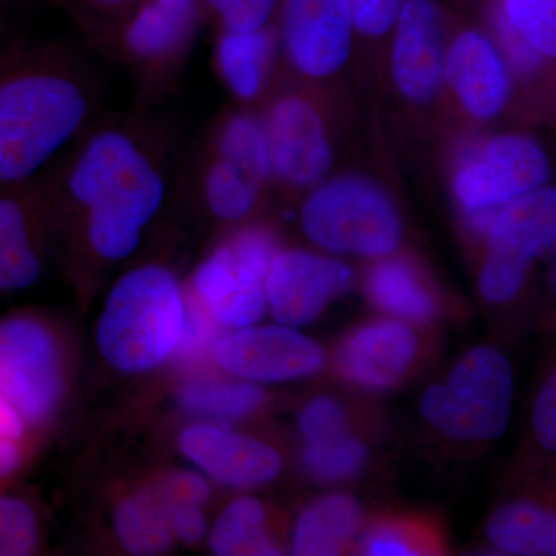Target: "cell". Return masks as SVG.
Instances as JSON below:
<instances>
[{"label": "cell", "mask_w": 556, "mask_h": 556, "mask_svg": "<svg viewBox=\"0 0 556 556\" xmlns=\"http://www.w3.org/2000/svg\"><path fill=\"white\" fill-rule=\"evenodd\" d=\"M139 108L98 118L51 164L56 229L73 258L109 266L131 257L169 192L177 139L169 124Z\"/></svg>", "instance_id": "6da1fadb"}, {"label": "cell", "mask_w": 556, "mask_h": 556, "mask_svg": "<svg viewBox=\"0 0 556 556\" xmlns=\"http://www.w3.org/2000/svg\"><path fill=\"white\" fill-rule=\"evenodd\" d=\"M89 51L56 39L0 38V188L49 169L100 118Z\"/></svg>", "instance_id": "7a4b0ae2"}, {"label": "cell", "mask_w": 556, "mask_h": 556, "mask_svg": "<svg viewBox=\"0 0 556 556\" xmlns=\"http://www.w3.org/2000/svg\"><path fill=\"white\" fill-rule=\"evenodd\" d=\"M186 320L188 295L177 273L164 263H142L110 289L97 325L98 350L121 375H148L174 358Z\"/></svg>", "instance_id": "3957f363"}, {"label": "cell", "mask_w": 556, "mask_h": 556, "mask_svg": "<svg viewBox=\"0 0 556 556\" xmlns=\"http://www.w3.org/2000/svg\"><path fill=\"white\" fill-rule=\"evenodd\" d=\"M204 14L203 0H139L93 50L123 67L152 109L178 90Z\"/></svg>", "instance_id": "277c9868"}, {"label": "cell", "mask_w": 556, "mask_h": 556, "mask_svg": "<svg viewBox=\"0 0 556 556\" xmlns=\"http://www.w3.org/2000/svg\"><path fill=\"white\" fill-rule=\"evenodd\" d=\"M514 372L503 353L478 346L457 362L445 386L428 388L420 409L430 426L457 441H489L506 431Z\"/></svg>", "instance_id": "5b68a950"}, {"label": "cell", "mask_w": 556, "mask_h": 556, "mask_svg": "<svg viewBox=\"0 0 556 556\" xmlns=\"http://www.w3.org/2000/svg\"><path fill=\"white\" fill-rule=\"evenodd\" d=\"M65 387L64 348L50 321L31 311L0 316V394L30 431L49 426Z\"/></svg>", "instance_id": "8992f818"}, {"label": "cell", "mask_w": 556, "mask_h": 556, "mask_svg": "<svg viewBox=\"0 0 556 556\" xmlns=\"http://www.w3.org/2000/svg\"><path fill=\"white\" fill-rule=\"evenodd\" d=\"M302 226L318 247L358 257L396 251L402 219L390 197L365 178H336L311 193Z\"/></svg>", "instance_id": "52a82bcc"}, {"label": "cell", "mask_w": 556, "mask_h": 556, "mask_svg": "<svg viewBox=\"0 0 556 556\" xmlns=\"http://www.w3.org/2000/svg\"><path fill=\"white\" fill-rule=\"evenodd\" d=\"M555 189H538L497 212L489 230V251L479 289L492 303L508 302L521 291L533 260L554 244Z\"/></svg>", "instance_id": "ba28073f"}, {"label": "cell", "mask_w": 556, "mask_h": 556, "mask_svg": "<svg viewBox=\"0 0 556 556\" xmlns=\"http://www.w3.org/2000/svg\"><path fill=\"white\" fill-rule=\"evenodd\" d=\"M56 230L49 174L0 188V294L35 287Z\"/></svg>", "instance_id": "9c48e42d"}, {"label": "cell", "mask_w": 556, "mask_h": 556, "mask_svg": "<svg viewBox=\"0 0 556 556\" xmlns=\"http://www.w3.org/2000/svg\"><path fill=\"white\" fill-rule=\"evenodd\" d=\"M212 358L228 375L254 383L309 378L325 365L320 345L285 325L232 329L215 342Z\"/></svg>", "instance_id": "30bf717a"}, {"label": "cell", "mask_w": 556, "mask_h": 556, "mask_svg": "<svg viewBox=\"0 0 556 556\" xmlns=\"http://www.w3.org/2000/svg\"><path fill=\"white\" fill-rule=\"evenodd\" d=\"M548 177L546 153L533 139L504 135L457 172L453 192L466 211L501 208L543 188Z\"/></svg>", "instance_id": "8fae6325"}, {"label": "cell", "mask_w": 556, "mask_h": 556, "mask_svg": "<svg viewBox=\"0 0 556 556\" xmlns=\"http://www.w3.org/2000/svg\"><path fill=\"white\" fill-rule=\"evenodd\" d=\"M353 27L348 0H283L285 51L292 67L309 78H327L345 65Z\"/></svg>", "instance_id": "7c38bea8"}, {"label": "cell", "mask_w": 556, "mask_h": 556, "mask_svg": "<svg viewBox=\"0 0 556 556\" xmlns=\"http://www.w3.org/2000/svg\"><path fill=\"white\" fill-rule=\"evenodd\" d=\"M353 273L339 260L277 251L265 280L266 305L278 324L305 327L350 288Z\"/></svg>", "instance_id": "4fadbf2b"}, {"label": "cell", "mask_w": 556, "mask_h": 556, "mask_svg": "<svg viewBox=\"0 0 556 556\" xmlns=\"http://www.w3.org/2000/svg\"><path fill=\"white\" fill-rule=\"evenodd\" d=\"M178 450L219 484L251 489L280 475L283 460L266 442L232 430L228 424L197 420L178 434Z\"/></svg>", "instance_id": "5bb4252c"}, {"label": "cell", "mask_w": 556, "mask_h": 556, "mask_svg": "<svg viewBox=\"0 0 556 556\" xmlns=\"http://www.w3.org/2000/svg\"><path fill=\"white\" fill-rule=\"evenodd\" d=\"M265 280L226 240L193 270L186 294L219 328L239 329L258 324L268 311Z\"/></svg>", "instance_id": "9a60e30c"}, {"label": "cell", "mask_w": 556, "mask_h": 556, "mask_svg": "<svg viewBox=\"0 0 556 556\" xmlns=\"http://www.w3.org/2000/svg\"><path fill=\"white\" fill-rule=\"evenodd\" d=\"M274 177L295 188L320 181L331 164L327 129L313 105L299 97L278 98L265 123Z\"/></svg>", "instance_id": "2e32d148"}, {"label": "cell", "mask_w": 556, "mask_h": 556, "mask_svg": "<svg viewBox=\"0 0 556 556\" xmlns=\"http://www.w3.org/2000/svg\"><path fill=\"white\" fill-rule=\"evenodd\" d=\"M394 25V83L405 100L428 104L444 79L441 13L433 0H404Z\"/></svg>", "instance_id": "e0dca14e"}, {"label": "cell", "mask_w": 556, "mask_h": 556, "mask_svg": "<svg viewBox=\"0 0 556 556\" xmlns=\"http://www.w3.org/2000/svg\"><path fill=\"white\" fill-rule=\"evenodd\" d=\"M444 78L477 119L495 118L510 97V76L503 58L478 31L457 36L444 60Z\"/></svg>", "instance_id": "ac0fdd59"}, {"label": "cell", "mask_w": 556, "mask_h": 556, "mask_svg": "<svg viewBox=\"0 0 556 556\" xmlns=\"http://www.w3.org/2000/svg\"><path fill=\"white\" fill-rule=\"evenodd\" d=\"M417 353L415 332L397 320H382L357 329L340 346L343 378L365 390H388L412 367Z\"/></svg>", "instance_id": "d6986e66"}, {"label": "cell", "mask_w": 556, "mask_h": 556, "mask_svg": "<svg viewBox=\"0 0 556 556\" xmlns=\"http://www.w3.org/2000/svg\"><path fill=\"white\" fill-rule=\"evenodd\" d=\"M113 530L119 546L130 555H163L175 546L167 504L159 486L127 493L113 511Z\"/></svg>", "instance_id": "ffe728a7"}, {"label": "cell", "mask_w": 556, "mask_h": 556, "mask_svg": "<svg viewBox=\"0 0 556 556\" xmlns=\"http://www.w3.org/2000/svg\"><path fill=\"white\" fill-rule=\"evenodd\" d=\"M274 54L269 27L251 33L222 30L215 47V64L223 83L237 100H257L268 83Z\"/></svg>", "instance_id": "44dd1931"}, {"label": "cell", "mask_w": 556, "mask_h": 556, "mask_svg": "<svg viewBox=\"0 0 556 556\" xmlns=\"http://www.w3.org/2000/svg\"><path fill=\"white\" fill-rule=\"evenodd\" d=\"M362 507L356 497L328 495L299 515L292 536V554L300 556L339 555L356 535Z\"/></svg>", "instance_id": "7402d4cb"}, {"label": "cell", "mask_w": 556, "mask_h": 556, "mask_svg": "<svg viewBox=\"0 0 556 556\" xmlns=\"http://www.w3.org/2000/svg\"><path fill=\"white\" fill-rule=\"evenodd\" d=\"M485 532L490 543L504 554L555 555V515L530 501H514L497 508L486 522Z\"/></svg>", "instance_id": "603a6c76"}, {"label": "cell", "mask_w": 556, "mask_h": 556, "mask_svg": "<svg viewBox=\"0 0 556 556\" xmlns=\"http://www.w3.org/2000/svg\"><path fill=\"white\" fill-rule=\"evenodd\" d=\"M177 404L199 420L230 424L254 415L265 404V393L248 380L197 378L179 388Z\"/></svg>", "instance_id": "cb8c5ba5"}, {"label": "cell", "mask_w": 556, "mask_h": 556, "mask_svg": "<svg viewBox=\"0 0 556 556\" xmlns=\"http://www.w3.org/2000/svg\"><path fill=\"white\" fill-rule=\"evenodd\" d=\"M367 294L380 309L416 324H426L438 313L433 292L404 260L376 265L368 276Z\"/></svg>", "instance_id": "d4e9b609"}, {"label": "cell", "mask_w": 556, "mask_h": 556, "mask_svg": "<svg viewBox=\"0 0 556 556\" xmlns=\"http://www.w3.org/2000/svg\"><path fill=\"white\" fill-rule=\"evenodd\" d=\"M265 506L252 496L232 501L219 515L208 547L215 555H278L280 547L265 532Z\"/></svg>", "instance_id": "484cf974"}, {"label": "cell", "mask_w": 556, "mask_h": 556, "mask_svg": "<svg viewBox=\"0 0 556 556\" xmlns=\"http://www.w3.org/2000/svg\"><path fill=\"white\" fill-rule=\"evenodd\" d=\"M262 185L239 164L215 152L201 175L204 203L223 222L247 218L257 206Z\"/></svg>", "instance_id": "4316f807"}, {"label": "cell", "mask_w": 556, "mask_h": 556, "mask_svg": "<svg viewBox=\"0 0 556 556\" xmlns=\"http://www.w3.org/2000/svg\"><path fill=\"white\" fill-rule=\"evenodd\" d=\"M214 152L239 164L260 182L274 178L265 121L251 113H232L223 121L215 137Z\"/></svg>", "instance_id": "83f0119b"}, {"label": "cell", "mask_w": 556, "mask_h": 556, "mask_svg": "<svg viewBox=\"0 0 556 556\" xmlns=\"http://www.w3.org/2000/svg\"><path fill=\"white\" fill-rule=\"evenodd\" d=\"M367 457V447L348 433L328 441L306 442L302 463L314 478L338 482L356 477Z\"/></svg>", "instance_id": "f1b7e54d"}, {"label": "cell", "mask_w": 556, "mask_h": 556, "mask_svg": "<svg viewBox=\"0 0 556 556\" xmlns=\"http://www.w3.org/2000/svg\"><path fill=\"white\" fill-rule=\"evenodd\" d=\"M39 544V514L31 501L0 490V556L33 555Z\"/></svg>", "instance_id": "f546056e"}, {"label": "cell", "mask_w": 556, "mask_h": 556, "mask_svg": "<svg viewBox=\"0 0 556 556\" xmlns=\"http://www.w3.org/2000/svg\"><path fill=\"white\" fill-rule=\"evenodd\" d=\"M556 0H503L501 13L544 56L556 53Z\"/></svg>", "instance_id": "4dcf8cb0"}, {"label": "cell", "mask_w": 556, "mask_h": 556, "mask_svg": "<svg viewBox=\"0 0 556 556\" xmlns=\"http://www.w3.org/2000/svg\"><path fill=\"white\" fill-rule=\"evenodd\" d=\"M139 0H58L61 9L75 22L87 46L93 49Z\"/></svg>", "instance_id": "1f68e13d"}, {"label": "cell", "mask_w": 556, "mask_h": 556, "mask_svg": "<svg viewBox=\"0 0 556 556\" xmlns=\"http://www.w3.org/2000/svg\"><path fill=\"white\" fill-rule=\"evenodd\" d=\"M204 11L211 14L222 30L251 33L269 25L278 0H203Z\"/></svg>", "instance_id": "d6a6232c"}, {"label": "cell", "mask_w": 556, "mask_h": 556, "mask_svg": "<svg viewBox=\"0 0 556 556\" xmlns=\"http://www.w3.org/2000/svg\"><path fill=\"white\" fill-rule=\"evenodd\" d=\"M299 430L306 442H320L345 437V412L336 399L321 396L305 405L299 416Z\"/></svg>", "instance_id": "836d02e7"}, {"label": "cell", "mask_w": 556, "mask_h": 556, "mask_svg": "<svg viewBox=\"0 0 556 556\" xmlns=\"http://www.w3.org/2000/svg\"><path fill=\"white\" fill-rule=\"evenodd\" d=\"M419 538L401 525L372 527L362 543V552L371 556H409L424 554Z\"/></svg>", "instance_id": "e575fe53"}, {"label": "cell", "mask_w": 556, "mask_h": 556, "mask_svg": "<svg viewBox=\"0 0 556 556\" xmlns=\"http://www.w3.org/2000/svg\"><path fill=\"white\" fill-rule=\"evenodd\" d=\"M354 27L367 36L386 35L394 27L404 0H348Z\"/></svg>", "instance_id": "d590c367"}, {"label": "cell", "mask_w": 556, "mask_h": 556, "mask_svg": "<svg viewBox=\"0 0 556 556\" xmlns=\"http://www.w3.org/2000/svg\"><path fill=\"white\" fill-rule=\"evenodd\" d=\"M159 489L166 503L170 504L203 507L211 497V484L204 475L195 470L177 468L164 477Z\"/></svg>", "instance_id": "8d00e7d4"}, {"label": "cell", "mask_w": 556, "mask_h": 556, "mask_svg": "<svg viewBox=\"0 0 556 556\" xmlns=\"http://www.w3.org/2000/svg\"><path fill=\"white\" fill-rule=\"evenodd\" d=\"M166 501V500H164ZM167 504V515L175 541L193 546L206 535L207 522L200 506L192 504Z\"/></svg>", "instance_id": "74e56055"}, {"label": "cell", "mask_w": 556, "mask_h": 556, "mask_svg": "<svg viewBox=\"0 0 556 556\" xmlns=\"http://www.w3.org/2000/svg\"><path fill=\"white\" fill-rule=\"evenodd\" d=\"M533 428L544 448H556V380L551 376L541 388L533 409Z\"/></svg>", "instance_id": "f35d334b"}, {"label": "cell", "mask_w": 556, "mask_h": 556, "mask_svg": "<svg viewBox=\"0 0 556 556\" xmlns=\"http://www.w3.org/2000/svg\"><path fill=\"white\" fill-rule=\"evenodd\" d=\"M496 27L515 67L522 73L533 72V70L538 67V64H540V51L533 49V47L508 24L501 11H497L496 14Z\"/></svg>", "instance_id": "ab89813d"}, {"label": "cell", "mask_w": 556, "mask_h": 556, "mask_svg": "<svg viewBox=\"0 0 556 556\" xmlns=\"http://www.w3.org/2000/svg\"><path fill=\"white\" fill-rule=\"evenodd\" d=\"M28 444L20 439L0 437V486L9 484L27 464Z\"/></svg>", "instance_id": "60d3db41"}, {"label": "cell", "mask_w": 556, "mask_h": 556, "mask_svg": "<svg viewBox=\"0 0 556 556\" xmlns=\"http://www.w3.org/2000/svg\"><path fill=\"white\" fill-rule=\"evenodd\" d=\"M30 428L22 419L20 413L0 394V437L30 442Z\"/></svg>", "instance_id": "b9f144b4"}, {"label": "cell", "mask_w": 556, "mask_h": 556, "mask_svg": "<svg viewBox=\"0 0 556 556\" xmlns=\"http://www.w3.org/2000/svg\"><path fill=\"white\" fill-rule=\"evenodd\" d=\"M35 0H0V20L10 17L13 14L24 13L30 9Z\"/></svg>", "instance_id": "7bdbcfd3"}]
</instances>
